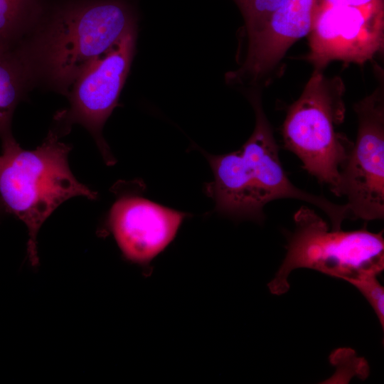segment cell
Segmentation results:
<instances>
[{
	"mask_svg": "<svg viewBox=\"0 0 384 384\" xmlns=\"http://www.w3.org/2000/svg\"><path fill=\"white\" fill-rule=\"evenodd\" d=\"M259 94H250L255 125L246 142L230 153H203L213 173V181L206 188L214 201L215 211L235 220L262 223L267 203L277 199L293 198L319 208L330 219L332 230L341 229L344 220L352 219L346 203H335L322 196L306 192L289 179Z\"/></svg>",
	"mask_w": 384,
	"mask_h": 384,
	"instance_id": "cell-1",
	"label": "cell"
},
{
	"mask_svg": "<svg viewBox=\"0 0 384 384\" xmlns=\"http://www.w3.org/2000/svg\"><path fill=\"white\" fill-rule=\"evenodd\" d=\"M1 141L0 200L6 211L27 226L28 256L36 266L37 234L47 218L68 198L95 199L97 193L75 178L68 161L71 147L54 132L33 150L22 149L12 135Z\"/></svg>",
	"mask_w": 384,
	"mask_h": 384,
	"instance_id": "cell-2",
	"label": "cell"
},
{
	"mask_svg": "<svg viewBox=\"0 0 384 384\" xmlns=\"http://www.w3.org/2000/svg\"><path fill=\"white\" fill-rule=\"evenodd\" d=\"M134 23L123 0L68 3L55 12L39 37L36 60L53 82L69 87Z\"/></svg>",
	"mask_w": 384,
	"mask_h": 384,
	"instance_id": "cell-3",
	"label": "cell"
},
{
	"mask_svg": "<svg viewBox=\"0 0 384 384\" xmlns=\"http://www.w3.org/2000/svg\"><path fill=\"white\" fill-rule=\"evenodd\" d=\"M294 228L287 236V253L268 284L275 295L289 289L288 277L298 268H308L348 282L384 269L383 231L366 228L345 231L332 230L317 213L302 206L294 215Z\"/></svg>",
	"mask_w": 384,
	"mask_h": 384,
	"instance_id": "cell-4",
	"label": "cell"
},
{
	"mask_svg": "<svg viewBox=\"0 0 384 384\" xmlns=\"http://www.w3.org/2000/svg\"><path fill=\"white\" fill-rule=\"evenodd\" d=\"M345 85L341 78L314 70L282 126L284 147L319 183L341 196V169L353 144L336 132L345 117Z\"/></svg>",
	"mask_w": 384,
	"mask_h": 384,
	"instance_id": "cell-5",
	"label": "cell"
},
{
	"mask_svg": "<svg viewBox=\"0 0 384 384\" xmlns=\"http://www.w3.org/2000/svg\"><path fill=\"white\" fill-rule=\"evenodd\" d=\"M309 46L306 60L318 70L373 59L384 47V0H320Z\"/></svg>",
	"mask_w": 384,
	"mask_h": 384,
	"instance_id": "cell-6",
	"label": "cell"
},
{
	"mask_svg": "<svg viewBox=\"0 0 384 384\" xmlns=\"http://www.w3.org/2000/svg\"><path fill=\"white\" fill-rule=\"evenodd\" d=\"M356 139L341 169V196L352 219L384 218V86L356 102Z\"/></svg>",
	"mask_w": 384,
	"mask_h": 384,
	"instance_id": "cell-7",
	"label": "cell"
},
{
	"mask_svg": "<svg viewBox=\"0 0 384 384\" xmlns=\"http://www.w3.org/2000/svg\"><path fill=\"white\" fill-rule=\"evenodd\" d=\"M135 41L134 23L81 73L73 85L70 109L58 117L66 124L78 123L86 127L108 165L114 164L115 159L101 132L117 105L130 68Z\"/></svg>",
	"mask_w": 384,
	"mask_h": 384,
	"instance_id": "cell-8",
	"label": "cell"
},
{
	"mask_svg": "<svg viewBox=\"0 0 384 384\" xmlns=\"http://www.w3.org/2000/svg\"><path fill=\"white\" fill-rule=\"evenodd\" d=\"M186 216L142 197L123 195L110 210L108 226L123 256L149 268L174 239Z\"/></svg>",
	"mask_w": 384,
	"mask_h": 384,
	"instance_id": "cell-9",
	"label": "cell"
},
{
	"mask_svg": "<svg viewBox=\"0 0 384 384\" xmlns=\"http://www.w3.org/2000/svg\"><path fill=\"white\" fill-rule=\"evenodd\" d=\"M320 0H284L262 28L247 40L241 67L228 79L257 82L272 74L289 48L309 35Z\"/></svg>",
	"mask_w": 384,
	"mask_h": 384,
	"instance_id": "cell-10",
	"label": "cell"
},
{
	"mask_svg": "<svg viewBox=\"0 0 384 384\" xmlns=\"http://www.w3.org/2000/svg\"><path fill=\"white\" fill-rule=\"evenodd\" d=\"M26 70L14 50L0 48V137L11 136V124L20 100Z\"/></svg>",
	"mask_w": 384,
	"mask_h": 384,
	"instance_id": "cell-11",
	"label": "cell"
},
{
	"mask_svg": "<svg viewBox=\"0 0 384 384\" xmlns=\"http://www.w3.org/2000/svg\"><path fill=\"white\" fill-rule=\"evenodd\" d=\"M40 10L39 0H0V48L13 50L31 18Z\"/></svg>",
	"mask_w": 384,
	"mask_h": 384,
	"instance_id": "cell-12",
	"label": "cell"
},
{
	"mask_svg": "<svg viewBox=\"0 0 384 384\" xmlns=\"http://www.w3.org/2000/svg\"><path fill=\"white\" fill-rule=\"evenodd\" d=\"M375 274L367 275L350 281L367 299L379 322L384 327V288L379 282Z\"/></svg>",
	"mask_w": 384,
	"mask_h": 384,
	"instance_id": "cell-13",
	"label": "cell"
},
{
	"mask_svg": "<svg viewBox=\"0 0 384 384\" xmlns=\"http://www.w3.org/2000/svg\"><path fill=\"white\" fill-rule=\"evenodd\" d=\"M3 208H4V206H3V205H2V203H1V200H0V211H1V209H3Z\"/></svg>",
	"mask_w": 384,
	"mask_h": 384,
	"instance_id": "cell-14",
	"label": "cell"
},
{
	"mask_svg": "<svg viewBox=\"0 0 384 384\" xmlns=\"http://www.w3.org/2000/svg\"><path fill=\"white\" fill-rule=\"evenodd\" d=\"M240 1V0H235V1L236 3H238V2Z\"/></svg>",
	"mask_w": 384,
	"mask_h": 384,
	"instance_id": "cell-15",
	"label": "cell"
}]
</instances>
